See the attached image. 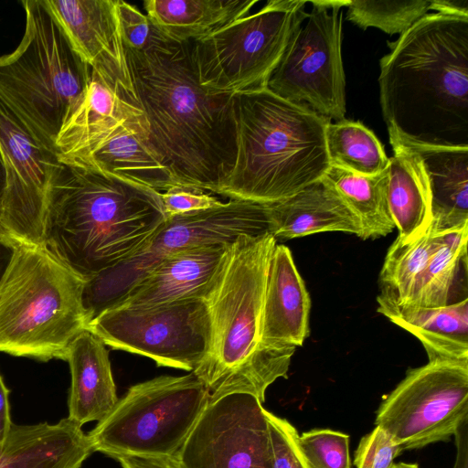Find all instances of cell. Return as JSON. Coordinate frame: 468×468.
Segmentation results:
<instances>
[{"instance_id":"obj_7","label":"cell","mask_w":468,"mask_h":468,"mask_svg":"<svg viewBox=\"0 0 468 468\" xmlns=\"http://www.w3.org/2000/svg\"><path fill=\"white\" fill-rule=\"evenodd\" d=\"M22 4L24 37L14 52L0 57V101L56 149L61 128L85 93L91 69L75 52L43 0Z\"/></svg>"},{"instance_id":"obj_9","label":"cell","mask_w":468,"mask_h":468,"mask_svg":"<svg viewBox=\"0 0 468 468\" xmlns=\"http://www.w3.org/2000/svg\"><path fill=\"white\" fill-rule=\"evenodd\" d=\"M268 204L229 199L202 211L166 218L132 256L86 280L82 303L90 322L118 304L165 258L193 248L233 243L268 231Z\"/></svg>"},{"instance_id":"obj_18","label":"cell","mask_w":468,"mask_h":468,"mask_svg":"<svg viewBox=\"0 0 468 468\" xmlns=\"http://www.w3.org/2000/svg\"><path fill=\"white\" fill-rule=\"evenodd\" d=\"M311 299L292 252L276 244L261 312V344L270 350L296 349L309 335Z\"/></svg>"},{"instance_id":"obj_33","label":"cell","mask_w":468,"mask_h":468,"mask_svg":"<svg viewBox=\"0 0 468 468\" xmlns=\"http://www.w3.org/2000/svg\"><path fill=\"white\" fill-rule=\"evenodd\" d=\"M270 435L272 468H313L303 452L299 434L286 419L265 411Z\"/></svg>"},{"instance_id":"obj_34","label":"cell","mask_w":468,"mask_h":468,"mask_svg":"<svg viewBox=\"0 0 468 468\" xmlns=\"http://www.w3.org/2000/svg\"><path fill=\"white\" fill-rule=\"evenodd\" d=\"M402 447L383 429H375L363 436L354 454L356 468H391Z\"/></svg>"},{"instance_id":"obj_42","label":"cell","mask_w":468,"mask_h":468,"mask_svg":"<svg viewBox=\"0 0 468 468\" xmlns=\"http://www.w3.org/2000/svg\"><path fill=\"white\" fill-rule=\"evenodd\" d=\"M5 187H6V172H5V166L2 151L0 148V216L2 213V209H3Z\"/></svg>"},{"instance_id":"obj_31","label":"cell","mask_w":468,"mask_h":468,"mask_svg":"<svg viewBox=\"0 0 468 468\" xmlns=\"http://www.w3.org/2000/svg\"><path fill=\"white\" fill-rule=\"evenodd\" d=\"M432 0H349L346 18L362 29L377 27L388 34H403L432 13Z\"/></svg>"},{"instance_id":"obj_3","label":"cell","mask_w":468,"mask_h":468,"mask_svg":"<svg viewBox=\"0 0 468 468\" xmlns=\"http://www.w3.org/2000/svg\"><path fill=\"white\" fill-rule=\"evenodd\" d=\"M165 218L160 192L60 161L43 246L88 280L132 256Z\"/></svg>"},{"instance_id":"obj_17","label":"cell","mask_w":468,"mask_h":468,"mask_svg":"<svg viewBox=\"0 0 468 468\" xmlns=\"http://www.w3.org/2000/svg\"><path fill=\"white\" fill-rule=\"evenodd\" d=\"M83 62L125 102L139 106L133 85L117 0H43Z\"/></svg>"},{"instance_id":"obj_24","label":"cell","mask_w":468,"mask_h":468,"mask_svg":"<svg viewBox=\"0 0 468 468\" xmlns=\"http://www.w3.org/2000/svg\"><path fill=\"white\" fill-rule=\"evenodd\" d=\"M420 158L431 201L432 221L441 229L468 225V147H408Z\"/></svg>"},{"instance_id":"obj_41","label":"cell","mask_w":468,"mask_h":468,"mask_svg":"<svg viewBox=\"0 0 468 468\" xmlns=\"http://www.w3.org/2000/svg\"><path fill=\"white\" fill-rule=\"evenodd\" d=\"M15 250V243L0 228V280L3 277Z\"/></svg>"},{"instance_id":"obj_27","label":"cell","mask_w":468,"mask_h":468,"mask_svg":"<svg viewBox=\"0 0 468 468\" xmlns=\"http://www.w3.org/2000/svg\"><path fill=\"white\" fill-rule=\"evenodd\" d=\"M467 239L468 225L447 230L409 304L441 307L468 298Z\"/></svg>"},{"instance_id":"obj_8","label":"cell","mask_w":468,"mask_h":468,"mask_svg":"<svg viewBox=\"0 0 468 468\" xmlns=\"http://www.w3.org/2000/svg\"><path fill=\"white\" fill-rule=\"evenodd\" d=\"M209 403L194 372L160 376L132 386L88 433L93 452L176 457Z\"/></svg>"},{"instance_id":"obj_20","label":"cell","mask_w":468,"mask_h":468,"mask_svg":"<svg viewBox=\"0 0 468 468\" xmlns=\"http://www.w3.org/2000/svg\"><path fill=\"white\" fill-rule=\"evenodd\" d=\"M93 452L88 434L68 417L55 424L12 425L0 468H80Z\"/></svg>"},{"instance_id":"obj_29","label":"cell","mask_w":468,"mask_h":468,"mask_svg":"<svg viewBox=\"0 0 468 468\" xmlns=\"http://www.w3.org/2000/svg\"><path fill=\"white\" fill-rule=\"evenodd\" d=\"M447 230L431 220L419 237L410 240L397 238L387 251L379 273L378 295L399 304H409Z\"/></svg>"},{"instance_id":"obj_23","label":"cell","mask_w":468,"mask_h":468,"mask_svg":"<svg viewBox=\"0 0 468 468\" xmlns=\"http://www.w3.org/2000/svg\"><path fill=\"white\" fill-rule=\"evenodd\" d=\"M378 312L420 340L429 361L468 360V298L441 306L399 304L380 295Z\"/></svg>"},{"instance_id":"obj_19","label":"cell","mask_w":468,"mask_h":468,"mask_svg":"<svg viewBox=\"0 0 468 468\" xmlns=\"http://www.w3.org/2000/svg\"><path fill=\"white\" fill-rule=\"evenodd\" d=\"M229 245L197 247L165 258L115 306L147 307L187 299L205 300Z\"/></svg>"},{"instance_id":"obj_2","label":"cell","mask_w":468,"mask_h":468,"mask_svg":"<svg viewBox=\"0 0 468 468\" xmlns=\"http://www.w3.org/2000/svg\"><path fill=\"white\" fill-rule=\"evenodd\" d=\"M379 61L392 147H468V16L430 13Z\"/></svg>"},{"instance_id":"obj_28","label":"cell","mask_w":468,"mask_h":468,"mask_svg":"<svg viewBox=\"0 0 468 468\" xmlns=\"http://www.w3.org/2000/svg\"><path fill=\"white\" fill-rule=\"evenodd\" d=\"M388 168L376 175H361L330 165L321 178L359 220L362 239L389 234L395 224L388 201Z\"/></svg>"},{"instance_id":"obj_16","label":"cell","mask_w":468,"mask_h":468,"mask_svg":"<svg viewBox=\"0 0 468 468\" xmlns=\"http://www.w3.org/2000/svg\"><path fill=\"white\" fill-rule=\"evenodd\" d=\"M61 147L62 162L160 193L177 186L152 147L143 111L100 122Z\"/></svg>"},{"instance_id":"obj_11","label":"cell","mask_w":468,"mask_h":468,"mask_svg":"<svg viewBox=\"0 0 468 468\" xmlns=\"http://www.w3.org/2000/svg\"><path fill=\"white\" fill-rule=\"evenodd\" d=\"M266 85L276 96L338 122L346 115L343 7L349 0L308 1Z\"/></svg>"},{"instance_id":"obj_10","label":"cell","mask_w":468,"mask_h":468,"mask_svg":"<svg viewBox=\"0 0 468 468\" xmlns=\"http://www.w3.org/2000/svg\"><path fill=\"white\" fill-rule=\"evenodd\" d=\"M304 0H270L194 42L200 85L211 93L266 89L295 26L306 16Z\"/></svg>"},{"instance_id":"obj_5","label":"cell","mask_w":468,"mask_h":468,"mask_svg":"<svg viewBox=\"0 0 468 468\" xmlns=\"http://www.w3.org/2000/svg\"><path fill=\"white\" fill-rule=\"evenodd\" d=\"M233 106L236 159L218 195L270 204L323 177L330 121L267 89L234 94Z\"/></svg>"},{"instance_id":"obj_25","label":"cell","mask_w":468,"mask_h":468,"mask_svg":"<svg viewBox=\"0 0 468 468\" xmlns=\"http://www.w3.org/2000/svg\"><path fill=\"white\" fill-rule=\"evenodd\" d=\"M260 0H146L145 15L166 37L198 41L246 15Z\"/></svg>"},{"instance_id":"obj_38","label":"cell","mask_w":468,"mask_h":468,"mask_svg":"<svg viewBox=\"0 0 468 468\" xmlns=\"http://www.w3.org/2000/svg\"><path fill=\"white\" fill-rule=\"evenodd\" d=\"M13 425L10 416L9 389L0 375V452Z\"/></svg>"},{"instance_id":"obj_4","label":"cell","mask_w":468,"mask_h":468,"mask_svg":"<svg viewBox=\"0 0 468 468\" xmlns=\"http://www.w3.org/2000/svg\"><path fill=\"white\" fill-rule=\"evenodd\" d=\"M276 239L265 232L240 236L229 246L225 261L205 299L211 325L208 354L194 371L209 401L248 393L261 403L268 387L287 378L295 349L270 350L261 344V312Z\"/></svg>"},{"instance_id":"obj_22","label":"cell","mask_w":468,"mask_h":468,"mask_svg":"<svg viewBox=\"0 0 468 468\" xmlns=\"http://www.w3.org/2000/svg\"><path fill=\"white\" fill-rule=\"evenodd\" d=\"M66 360L71 376L68 418L81 427L101 420L119 399L106 346L86 329L71 344Z\"/></svg>"},{"instance_id":"obj_35","label":"cell","mask_w":468,"mask_h":468,"mask_svg":"<svg viewBox=\"0 0 468 468\" xmlns=\"http://www.w3.org/2000/svg\"><path fill=\"white\" fill-rule=\"evenodd\" d=\"M117 9L124 46L141 50L165 37L133 5L117 0Z\"/></svg>"},{"instance_id":"obj_40","label":"cell","mask_w":468,"mask_h":468,"mask_svg":"<svg viewBox=\"0 0 468 468\" xmlns=\"http://www.w3.org/2000/svg\"><path fill=\"white\" fill-rule=\"evenodd\" d=\"M432 13L468 16V0H432Z\"/></svg>"},{"instance_id":"obj_21","label":"cell","mask_w":468,"mask_h":468,"mask_svg":"<svg viewBox=\"0 0 468 468\" xmlns=\"http://www.w3.org/2000/svg\"><path fill=\"white\" fill-rule=\"evenodd\" d=\"M268 231L275 239L333 231L363 238L357 218L322 179L290 197L268 204Z\"/></svg>"},{"instance_id":"obj_12","label":"cell","mask_w":468,"mask_h":468,"mask_svg":"<svg viewBox=\"0 0 468 468\" xmlns=\"http://www.w3.org/2000/svg\"><path fill=\"white\" fill-rule=\"evenodd\" d=\"M87 330L105 346L153 359L160 367L196 370L211 344L204 299L147 307L114 306L93 318Z\"/></svg>"},{"instance_id":"obj_6","label":"cell","mask_w":468,"mask_h":468,"mask_svg":"<svg viewBox=\"0 0 468 468\" xmlns=\"http://www.w3.org/2000/svg\"><path fill=\"white\" fill-rule=\"evenodd\" d=\"M85 282L44 246L15 242L0 280V352L66 360L90 323L82 303Z\"/></svg>"},{"instance_id":"obj_43","label":"cell","mask_w":468,"mask_h":468,"mask_svg":"<svg viewBox=\"0 0 468 468\" xmlns=\"http://www.w3.org/2000/svg\"><path fill=\"white\" fill-rule=\"evenodd\" d=\"M391 468H419V465L416 463H394Z\"/></svg>"},{"instance_id":"obj_15","label":"cell","mask_w":468,"mask_h":468,"mask_svg":"<svg viewBox=\"0 0 468 468\" xmlns=\"http://www.w3.org/2000/svg\"><path fill=\"white\" fill-rule=\"evenodd\" d=\"M262 403L248 393L209 401L176 459L181 468H272Z\"/></svg>"},{"instance_id":"obj_37","label":"cell","mask_w":468,"mask_h":468,"mask_svg":"<svg viewBox=\"0 0 468 468\" xmlns=\"http://www.w3.org/2000/svg\"><path fill=\"white\" fill-rule=\"evenodd\" d=\"M113 458L122 468H181L176 457L118 455Z\"/></svg>"},{"instance_id":"obj_26","label":"cell","mask_w":468,"mask_h":468,"mask_svg":"<svg viewBox=\"0 0 468 468\" xmlns=\"http://www.w3.org/2000/svg\"><path fill=\"white\" fill-rule=\"evenodd\" d=\"M388 166V201L398 237L410 240L421 235L432 220L431 195L417 154L394 146Z\"/></svg>"},{"instance_id":"obj_1","label":"cell","mask_w":468,"mask_h":468,"mask_svg":"<svg viewBox=\"0 0 468 468\" xmlns=\"http://www.w3.org/2000/svg\"><path fill=\"white\" fill-rule=\"evenodd\" d=\"M194 42L123 46L153 149L177 186L218 194L236 159L234 94L200 85Z\"/></svg>"},{"instance_id":"obj_32","label":"cell","mask_w":468,"mask_h":468,"mask_svg":"<svg viewBox=\"0 0 468 468\" xmlns=\"http://www.w3.org/2000/svg\"><path fill=\"white\" fill-rule=\"evenodd\" d=\"M303 454L313 468H351L349 435L330 429H314L299 435Z\"/></svg>"},{"instance_id":"obj_14","label":"cell","mask_w":468,"mask_h":468,"mask_svg":"<svg viewBox=\"0 0 468 468\" xmlns=\"http://www.w3.org/2000/svg\"><path fill=\"white\" fill-rule=\"evenodd\" d=\"M0 148L6 187L0 228L15 243L43 246L49 189L58 153L0 101Z\"/></svg>"},{"instance_id":"obj_39","label":"cell","mask_w":468,"mask_h":468,"mask_svg":"<svg viewBox=\"0 0 468 468\" xmlns=\"http://www.w3.org/2000/svg\"><path fill=\"white\" fill-rule=\"evenodd\" d=\"M456 459L453 468H468V420L454 433Z\"/></svg>"},{"instance_id":"obj_36","label":"cell","mask_w":468,"mask_h":468,"mask_svg":"<svg viewBox=\"0 0 468 468\" xmlns=\"http://www.w3.org/2000/svg\"><path fill=\"white\" fill-rule=\"evenodd\" d=\"M160 198L166 218L207 210L223 203L206 191L182 186L160 193Z\"/></svg>"},{"instance_id":"obj_30","label":"cell","mask_w":468,"mask_h":468,"mask_svg":"<svg viewBox=\"0 0 468 468\" xmlns=\"http://www.w3.org/2000/svg\"><path fill=\"white\" fill-rule=\"evenodd\" d=\"M325 146L330 165L361 174L376 175L388 166L389 158L383 145L368 128L359 122H328Z\"/></svg>"},{"instance_id":"obj_13","label":"cell","mask_w":468,"mask_h":468,"mask_svg":"<svg viewBox=\"0 0 468 468\" xmlns=\"http://www.w3.org/2000/svg\"><path fill=\"white\" fill-rule=\"evenodd\" d=\"M468 420V360H431L410 368L384 399L375 424L403 450L449 441Z\"/></svg>"}]
</instances>
